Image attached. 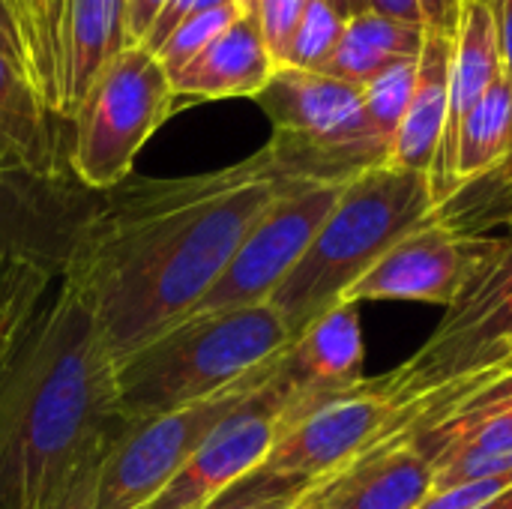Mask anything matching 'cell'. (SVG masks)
Returning <instances> with one entry per match:
<instances>
[{
    "instance_id": "cell-9",
    "label": "cell",
    "mask_w": 512,
    "mask_h": 509,
    "mask_svg": "<svg viewBox=\"0 0 512 509\" xmlns=\"http://www.w3.org/2000/svg\"><path fill=\"white\" fill-rule=\"evenodd\" d=\"M273 360L240 384L180 411L129 423L99 465L96 509H144L192 459L204 438L270 375Z\"/></svg>"
},
{
    "instance_id": "cell-18",
    "label": "cell",
    "mask_w": 512,
    "mask_h": 509,
    "mask_svg": "<svg viewBox=\"0 0 512 509\" xmlns=\"http://www.w3.org/2000/svg\"><path fill=\"white\" fill-rule=\"evenodd\" d=\"M276 63L261 39L258 21L243 9L192 63L171 75L174 96L231 99L258 96L273 78Z\"/></svg>"
},
{
    "instance_id": "cell-13",
    "label": "cell",
    "mask_w": 512,
    "mask_h": 509,
    "mask_svg": "<svg viewBox=\"0 0 512 509\" xmlns=\"http://www.w3.org/2000/svg\"><path fill=\"white\" fill-rule=\"evenodd\" d=\"M363 363L366 345L357 303L345 300L312 321L273 363V384L288 399L285 426L366 381Z\"/></svg>"
},
{
    "instance_id": "cell-29",
    "label": "cell",
    "mask_w": 512,
    "mask_h": 509,
    "mask_svg": "<svg viewBox=\"0 0 512 509\" xmlns=\"http://www.w3.org/2000/svg\"><path fill=\"white\" fill-rule=\"evenodd\" d=\"M366 9L420 30H456L459 0H366Z\"/></svg>"
},
{
    "instance_id": "cell-1",
    "label": "cell",
    "mask_w": 512,
    "mask_h": 509,
    "mask_svg": "<svg viewBox=\"0 0 512 509\" xmlns=\"http://www.w3.org/2000/svg\"><path fill=\"white\" fill-rule=\"evenodd\" d=\"M285 186L261 150L222 171L117 186L99 198L66 279L114 363L189 318Z\"/></svg>"
},
{
    "instance_id": "cell-11",
    "label": "cell",
    "mask_w": 512,
    "mask_h": 509,
    "mask_svg": "<svg viewBox=\"0 0 512 509\" xmlns=\"http://www.w3.org/2000/svg\"><path fill=\"white\" fill-rule=\"evenodd\" d=\"M276 363V360H273ZM288 399L273 384V369L192 453L177 477L144 509H204L249 477L285 429Z\"/></svg>"
},
{
    "instance_id": "cell-37",
    "label": "cell",
    "mask_w": 512,
    "mask_h": 509,
    "mask_svg": "<svg viewBox=\"0 0 512 509\" xmlns=\"http://www.w3.org/2000/svg\"><path fill=\"white\" fill-rule=\"evenodd\" d=\"M504 396H512V375H504L501 381H495V384H489V387H483V390H477L474 396H468L465 402H459L447 417H453V414H462V411H471V408H480V405H486V402H495V399H504ZM444 417V420H447ZM438 426V423H435Z\"/></svg>"
},
{
    "instance_id": "cell-25",
    "label": "cell",
    "mask_w": 512,
    "mask_h": 509,
    "mask_svg": "<svg viewBox=\"0 0 512 509\" xmlns=\"http://www.w3.org/2000/svg\"><path fill=\"white\" fill-rule=\"evenodd\" d=\"M345 15L327 3V0H309L297 30H294V39L288 45V54H285V63L282 66H291V69H306V72H324V66L330 63L339 39H342V30H345Z\"/></svg>"
},
{
    "instance_id": "cell-26",
    "label": "cell",
    "mask_w": 512,
    "mask_h": 509,
    "mask_svg": "<svg viewBox=\"0 0 512 509\" xmlns=\"http://www.w3.org/2000/svg\"><path fill=\"white\" fill-rule=\"evenodd\" d=\"M420 60V57H417ZM417 60H402L390 69H384L381 75H375L369 84H363V105L369 114V123L375 126V132L393 147L399 126L408 114L411 96H414V84H417Z\"/></svg>"
},
{
    "instance_id": "cell-27",
    "label": "cell",
    "mask_w": 512,
    "mask_h": 509,
    "mask_svg": "<svg viewBox=\"0 0 512 509\" xmlns=\"http://www.w3.org/2000/svg\"><path fill=\"white\" fill-rule=\"evenodd\" d=\"M243 12V6H237V3H225V6H216V9H207V12H201V15H195V18H189V21H183L168 39H165V45L156 51V60L165 66V72H168V78L174 75V72H180L186 63H192L237 15Z\"/></svg>"
},
{
    "instance_id": "cell-17",
    "label": "cell",
    "mask_w": 512,
    "mask_h": 509,
    "mask_svg": "<svg viewBox=\"0 0 512 509\" xmlns=\"http://www.w3.org/2000/svg\"><path fill=\"white\" fill-rule=\"evenodd\" d=\"M129 48V0H66L60 24V108L72 120L96 75Z\"/></svg>"
},
{
    "instance_id": "cell-40",
    "label": "cell",
    "mask_w": 512,
    "mask_h": 509,
    "mask_svg": "<svg viewBox=\"0 0 512 509\" xmlns=\"http://www.w3.org/2000/svg\"><path fill=\"white\" fill-rule=\"evenodd\" d=\"M480 408H498V411H507L512 414V396H504V399H495V402H486V405H480ZM471 411H477V408H471ZM462 414H468V411H462ZM456 417V414H453ZM432 429V426H429Z\"/></svg>"
},
{
    "instance_id": "cell-39",
    "label": "cell",
    "mask_w": 512,
    "mask_h": 509,
    "mask_svg": "<svg viewBox=\"0 0 512 509\" xmlns=\"http://www.w3.org/2000/svg\"><path fill=\"white\" fill-rule=\"evenodd\" d=\"M327 3H333L345 18H351L357 12H366V0H327Z\"/></svg>"
},
{
    "instance_id": "cell-15",
    "label": "cell",
    "mask_w": 512,
    "mask_h": 509,
    "mask_svg": "<svg viewBox=\"0 0 512 509\" xmlns=\"http://www.w3.org/2000/svg\"><path fill=\"white\" fill-rule=\"evenodd\" d=\"M504 78L501 33L492 0H459V18L453 33V72H450V111L447 129L429 171L435 207L441 210L453 195V147L462 120L486 96V90Z\"/></svg>"
},
{
    "instance_id": "cell-44",
    "label": "cell",
    "mask_w": 512,
    "mask_h": 509,
    "mask_svg": "<svg viewBox=\"0 0 512 509\" xmlns=\"http://www.w3.org/2000/svg\"><path fill=\"white\" fill-rule=\"evenodd\" d=\"M510 222H512V216H510ZM510 240H512V237H510ZM510 240H507V243H510ZM507 243H504V246H507Z\"/></svg>"
},
{
    "instance_id": "cell-28",
    "label": "cell",
    "mask_w": 512,
    "mask_h": 509,
    "mask_svg": "<svg viewBox=\"0 0 512 509\" xmlns=\"http://www.w3.org/2000/svg\"><path fill=\"white\" fill-rule=\"evenodd\" d=\"M309 0H246L243 9H249L258 21L261 39L276 63V69L285 63L288 45L294 39V30L306 12Z\"/></svg>"
},
{
    "instance_id": "cell-42",
    "label": "cell",
    "mask_w": 512,
    "mask_h": 509,
    "mask_svg": "<svg viewBox=\"0 0 512 509\" xmlns=\"http://www.w3.org/2000/svg\"><path fill=\"white\" fill-rule=\"evenodd\" d=\"M291 509H321V504L315 501V492H309V495H306V498H303L300 504H294Z\"/></svg>"
},
{
    "instance_id": "cell-20",
    "label": "cell",
    "mask_w": 512,
    "mask_h": 509,
    "mask_svg": "<svg viewBox=\"0 0 512 509\" xmlns=\"http://www.w3.org/2000/svg\"><path fill=\"white\" fill-rule=\"evenodd\" d=\"M423 42H426V30L366 9L345 21L342 39L330 63L324 66V75L363 87L384 69L402 60H417Z\"/></svg>"
},
{
    "instance_id": "cell-41",
    "label": "cell",
    "mask_w": 512,
    "mask_h": 509,
    "mask_svg": "<svg viewBox=\"0 0 512 509\" xmlns=\"http://www.w3.org/2000/svg\"><path fill=\"white\" fill-rule=\"evenodd\" d=\"M483 509H512V486L507 489V492H501L492 504H486Z\"/></svg>"
},
{
    "instance_id": "cell-2",
    "label": "cell",
    "mask_w": 512,
    "mask_h": 509,
    "mask_svg": "<svg viewBox=\"0 0 512 509\" xmlns=\"http://www.w3.org/2000/svg\"><path fill=\"white\" fill-rule=\"evenodd\" d=\"M123 429L114 357L63 276L0 372V509H57Z\"/></svg>"
},
{
    "instance_id": "cell-24",
    "label": "cell",
    "mask_w": 512,
    "mask_h": 509,
    "mask_svg": "<svg viewBox=\"0 0 512 509\" xmlns=\"http://www.w3.org/2000/svg\"><path fill=\"white\" fill-rule=\"evenodd\" d=\"M21 45L27 78L48 114L60 108V24L66 0H9Z\"/></svg>"
},
{
    "instance_id": "cell-32",
    "label": "cell",
    "mask_w": 512,
    "mask_h": 509,
    "mask_svg": "<svg viewBox=\"0 0 512 509\" xmlns=\"http://www.w3.org/2000/svg\"><path fill=\"white\" fill-rule=\"evenodd\" d=\"M504 375H512V345H510V348H507V354L501 357V363H498V366H495V369H492V372H489L486 378H480V381H474L471 387H465V390H459V393H453L450 399H444L441 405H435V408H429V411H426V420H429L432 426H435V423H441V420H444V417H447V414H450V411H453V408H456L459 402H465V399H468V396H474L477 390H483V387H489V384H495V381H501Z\"/></svg>"
},
{
    "instance_id": "cell-36",
    "label": "cell",
    "mask_w": 512,
    "mask_h": 509,
    "mask_svg": "<svg viewBox=\"0 0 512 509\" xmlns=\"http://www.w3.org/2000/svg\"><path fill=\"white\" fill-rule=\"evenodd\" d=\"M165 0H129V45H141Z\"/></svg>"
},
{
    "instance_id": "cell-8",
    "label": "cell",
    "mask_w": 512,
    "mask_h": 509,
    "mask_svg": "<svg viewBox=\"0 0 512 509\" xmlns=\"http://www.w3.org/2000/svg\"><path fill=\"white\" fill-rule=\"evenodd\" d=\"M174 87L165 66L144 45L123 48L90 84L72 114L69 168L87 192L126 183L138 150L165 123Z\"/></svg>"
},
{
    "instance_id": "cell-34",
    "label": "cell",
    "mask_w": 512,
    "mask_h": 509,
    "mask_svg": "<svg viewBox=\"0 0 512 509\" xmlns=\"http://www.w3.org/2000/svg\"><path fill=\"white\" fill-rule=\"evenodd\" d=\"M495 18H498V33H501V54H504V75L512 84V0H492ZM507 174H512V150L507 162L501 165Z\"/></svg>"
},
{
    "instance_id": "cell-14",
    "label": "cell",
    "mask_w": 512,
    "mask_h": 509,
    "mask_svg": "<svg viewBox=\"0 0 512 509\" xmlns=\"http://www.w3.org/2000/svg\"><path fill=\"white\" fill-rule=\"evenodd\" d=\"M432 489V453L417 441L414 426H402L318 486L315 501L321 509H417Z\"/></svg>"
},
{
    "instance_id": "cell-31",
    "label": "cell",
    "mask_w": 512,
    "mask_h": 509,
    "mask_svg": "<svg viewBox=\"0 0 512 509\" xmlns=\"http://www.w3.org/2000/svg\"><path fill=\"white\" fill-rule=\"evenodd\" d=\"M225 3H234V0H165L162 9H159V15L153 18V24H150V30H147V36L141 39V45H144L150 54H156V51L165 45V39H168L183 21L195 18V15H201V12H207V9L225 6Z\"/></svg>"
},
{
    "instance_id": "cell-5",
    "label": "cell",
    "mask_w": 512,
    "mask_h": 509,
    "mask_svg": "<svg viewBox=\"0 0 512 509\" xmlns=\"http://www.w3.org/2000/svg\"><path fill=\"white\" fill-rule=\"evenodd\" d=\"M273 120L264 147L288 183H336L390 165L393 147L369 123L363 90L324 72L279 66L255 96Z\"/></svg>"
},
{
    "instance_id": "cell-7",
    "label": "cell",
    "mask_w": 512,
    "mask_h": 509,
    "mask_svg": "<svg viewBox=\"0 0 512 509\" xmlns=\"http://www.w3.org/2000/svg\"><path fill=\"white\" fill-rule=\"evenodd\" d=\"M512 345V240L501 246L447 309L435 336L396 372L387 390L408 417H423L486 378Z\"/></svg>"
},
{
    "instance_id": "cell-3",
    "label": "cell",
    "mask_w": 512,
    "mask_h": 509,
    "mask_svg": "<svg viewBox=\"0 0 512 509\" xmlns=\"http://www.w3.org/2000/svg\"><path fill=\"white\" fill-rule=\"evenodd\" d=\"M435 213L429 174L381 165L345 183L312 246L270 297L291 342L324 312L345 303L375 261Z\"/></svg>"
},
{
    "instance_id": "cell-16",
    "label": "cell",
    "mask_w": 512,
    "mask_h": 509,
    "mask_svg": "<svg viewBox=\"0 0 512 509\" xmlns=\"http://www.w3.org/2000/svg\"><path fill=\"white\" fill-rule=\"evenodd\" d=\"M417 441L432 453L435 489H450L477 480H512V414L477 408L441 420L417 432Z\"/></svg>"
},
{
    "instance_id": "cell-43",
    "label": "cell",
    "mask_w": 512,
    "mask_h": 509,
    "mask_svg": "<svg viewBox=\"0 0 512 509\" xmlns=\"http://www.w3.org/2000/svg\"><path fill=\"white\" fill-rule=\"evenodd\" d=\"M234 3H237V6H243V3H246V0H234Z\"/></svg>"
},
{
    "instance_id": "cell-33",
    "label": "cell",
    "mask_w": 512,
    "mask_h": 509,
    "mask_svg": "<svg viewBox=\"0 0 512 509\" xmlns=\"http://www.w3.org/2000/svg\"><path fill=\"white\" fill-rule=\"evenodd\" d=\"M0 51L24 69L27 75V63H24V45H21V33H18V24H15V15H12V6L9 0H0Z\"/></svg>"
},
{
    "instance_id": "cell-35",
    "label": "cell",
    "mask_w": 512,
    "mask_h": 509,
    "mask_svg": "<svg viewBox=\"0 0 512 509\" xmlns=\"http://www.w3.org/2000/svg\"><path fill=\"white\" fill-rule=\"evenodd\" d=\"M99 465L102 462H96L93 468H87L78 480H75V486L69 489V495L63 498V504L57 509H96V480H99Z\"/></svg>"
},
{
    "instance_id": "cell-38",
    "label": "cell",
    "mask_w": 512,
    "mask_h": 509,
    "mask_svg": "<svg viewBox=\"0 0 512 509\" xmlns=\"http://www.w3.org/2000/svg\"><path fill=\"white\" fill-rule=\"evenodd\" d=\"M300 501L303 498H282V501H222V498H216L204 509H291Z\"/></svg>"
},
{
    "instance_id": "cell-23",
    "label": "cell",
    "mask_w": 512,
    "mask_h": 509,
    "mask_svg": "<svg viewBox=\"0 0 512 509\" xmlns=\"http://www.w3.org/2000/svg\"><path fill=\"white\" fill-rule=\"evenodd\" d=\"M63 276L66 267H57L51 261L0 255V372L63 282Z\"/></svg>"
},
{
    "instance_id": "cell-30",
    "label": "cell",
    "mask_w": 512,
    "mask_h": 509,
    "mask_svg": "<svg viewBox=\"0 0 512 509\" xmlns=\"http://www.w3.org/2000/svg\"><path fill=\"white\" fill-rule=\"evenodd\" d=\"M510 486L512 480H477L450 489H432L429 498L417 509H483Z\"/></svg>"
},
{
    "instance_id": "cell-22",
    "label": "cell",
    "mask_w": 512,
    "mask_h": 509,
    "mask_svg": "<svg viewBox=\"0 0 512 509\" xmlns=\"http://www.w3.org/2000/svg\"><path fill=\"white\" fill-rule=\"evenodd\" d=\"M45 117L30 78L0 51V168H21L48 174L51 162L45 153Z\"/></svg>"
},
{
    "instance_id": "cell-10",
    "label": "cell",
    "mask_w": 512,
    "mask_h": 509,
    "mask_svg": "<svg viewBox=\"0 0 512 509\" xmlns=\"http://www.w3.org/2000/svg\"><path fill=\"white\" fill-rule=\"evenodd\" d=\"M339 195L342 186L336 183H288L189 315L270 303L273 291L312 246Z\"/></svg>"
},
{
    "instance_id": "cell-4",
    "label": "cell",
    "mask_w": 512,
    "mask_h": 509,
    "mask_svg": "<svg viewBox=\"0 0 512 509\" xmlns=\"http://www.w3.org/2000/svg\"><path fill=\"white\" fill-rule=\"evenodd\" d=\"M288 345L291 333L270 303L189 315L114 363L123 420L129 426L213 399Z\"/></svg>"
},
{
    "instance_id": "cell-6",
    "label": "cell",
    "mask_w": 512,
    "mask_h": 509,
    "mask_svg": "<svg viewBox=\"0 0 512 509\" xmlns=\"http://www.w3.org/2000/svg\"><path fill=\"white\" fill-rule=\"evenodd\" d=\"M399 399L387 390L384 378L360 381L354 390L327 399L300 420L282 429L267 459L240 483L225 501H282L306 498L318 486L339 477L381 438L408 426Z\"/></svg>"
},
{
    "instance_id": "cell-12",
    "label": "cell",
    "mask_w": 512,
    "mask_h": 509,
    "mask_svg": "<svg viewBox=\"0 0 512 509\" xmlns=\"http://www.w3.org/2000/svg\"><path fill=\"white\" fill-rule=\"evenodd\" d=\"M483 264L486 255L435 213L426 225L390 246L345 300H411L450 309Z\"/></svg>"
},
{
    "instance_id": "cell-21",
    "label": "cell",
    "mask_w": 512,
    "mask_h": 509,
    "mask_svg": "<svg viewBox=\"0 0 512 509\" xmlns=\"http://www.w3.org/2000/svg\"><path fill=\"white\" fill-rule=\"evenodd\" d=\"M512 150V84L507 75L495 81L486 96L462 120L453 147V189L498 171Z\"/></svg>"
},
{
    "instance_id": "cell-19",
    "label": "cell",
    "mask_w": 512,
    "mask_h": 509,
    "mask_svg": "<svg viewBox=\"0 0 512 509\" xmlns=\"http://www.w3.org/2000/svg\"><path fill=\"white\" fill-rule=\"evenodd\" d=\"M453 33L426 30V42L417 60V84L408 114L393 141L390 165L429 174L447 129L450 111V72H453Z\"/></svg>"
}]
</instances>
